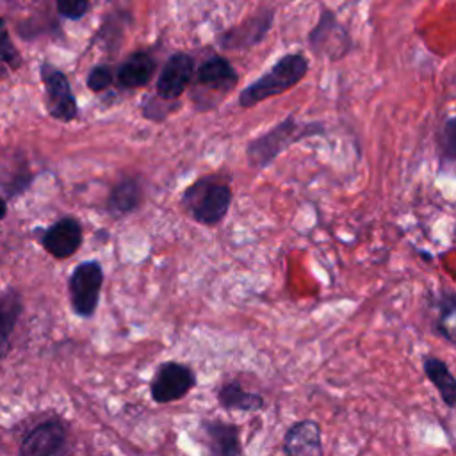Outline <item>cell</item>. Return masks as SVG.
<instances>
[{"label":"cell","mask_w":456,"mask_h":456,"mask_svg":"<svg viewBox=\"0 0 456 456\" xmlns=\"http://www.w3.org/2000/svg\"><path fill=\"white\" fill-rule=\"evenodd\" d=\"M194 77V59L185 52L169 55L157 78V94L162 102L176 100Z\"/></svg>","instance_id":"cell-9"},{"label":"cell","mask_w":456,"mask_h":456,"mask_svg":"<svg viewBox=\"0 0 456 456\" xmlns=\"http://www.w3.org/2000/svg\"><path fill=\"white\" fill-rule=\"evenodd\" d=\"M64 438V428L57 420H46L25 436L20 456H53L61 451Z\"/></svg>","instance_id":"cell-12"},{"label":"cell","mask_w":456,"mask_h":456,"mask_svg":"<svg viewBox=\"0 0 456 456\" xmlns=\"http://www.w3.org/2000/svg\"><path fill=\"white\" fill-rule=\"evenodd\" d=\"M308 66V59L303 52L281 55L262 77L240 91L239 105L248 109L292 89L305 78Z\"/></svg>","instance_id":"cell-2"},{"label":"cell","mask_w":456,"mask_h":456,"mask_svg":"<svg viewBox=\"0 0 456 456\" xmlns=\"http://www.w3.org/2000/svg\"><path fill=\"white\" fill-rule=\"evenodd\" d=\"M315 135H326L324 123H299L294 116H287L273 128L249 141L246 146V155L255 169H264L290 144Z\"/></svg>","instance_id":"cell-1"},{"label":"cell","mask_w":456,"mask_h":456,"mask_svg":"<svg viewBox=\"0 0 456 456\" xmlns=\"http://www.w3.org/2000/svg\"><path fill=\"white\" fill-rule=\"evenodd\" d=\"M287 456H324L321 429L315 420H299L289 428L283 438Z\"/></svg>","instance_id":"cell-11"},{"label":"cell","mask_w":456,"mask_h":456,"mask_svg":"<svg viewBox=\"0 0 456 456\" xmlns=\"http://www.w3.org/2000/svg\"><path fill=\"white\" fill-rule=\"evenodd\" d=\"M194 372L178 362H166L151 381V397L157 403H171L183 397L194 387Z\"/></svg>","instance_id":"cell-8"},{"label":"cell","mask_w":456,"mask_h":456,"mask_svg":"<svg viewBox=\"0 0 456 456\" xmlns=\"http://www.w3.org/2000/svg\"><path fill=\"white\" fill-rule=\"evenodd\" d=\"M21 297L16 290H7L0 296V360L11 349V335L21 314Z\"/></svg>","instance_id":"cell-16"},{"label":"cell","mask_w":456,"mask_h":456,"mask_svg":"<svg viewBox=\"0 0 456 456\" xmlns=\"http://www.w3.org/2000/svg\"><path fill=\"white\" fill-rule=\"evenodd\" d=\"M435 328L445 340L456 344V292H442L438 297Z\"/></svg>","instance_id":"cell-20"},{"label":"cell","mask_w":456,"mask_h":456,"mask_svg":"<svg viewBox=\"0 0 456 456\" xmlns=\"http://www.w3.org/2000/svg\"><path fill=\"white\" fill-rule=\"evenodd\" d=\"M207 436L212 451L217 456H239V429L232 424H224L219 420L207 422L205 426Z\"/></svg>","instance_id":"cell-18"},{"label":"cell","mask_w":456,"mask_h":456,"mask_svg":"<svg viewBox=\"0 0 456 456\" xmlns=\"http://www.w3.org/2000/svg\"><path fill=\"white\" fill-rule=\"evenodd\" d=\"M155 71V59L151 53L139 50L128 55V59L118 69V84L123 89H137L150 82Z\"/></svg>","instance_id":"cell-14"},{"label":"cell","mask_w":456,"mask_h":456,"mask_svg":"<svg viewBox=\"0 0 456 456\" xmlns=\"http://www.w3.org/2000/svg\"><path fill=\"white\" fill-rule=\"evenodd\" d=\"M141 200H142V189L139 182L134 178H123L110 191L109 208L114 214H128L141 203Z\"/></svg>","instance_id":"cell-19"},{"label":"cell","mask_w":456,"mask_h":456,"mask_svg":"<svg viewBox=\"0 0 456 456\" xmlns=\"http://www.w3.org/2000/svg\"><path fill=\"white\" fill-rule=\"evenodd\" d=\"M308 46L314 53H328L333 61L342 59L354 48L351 34L338 21L337 14L328 7L321 9L319 20L308 34Z\"/></svg>","instance_id":"cell-5"},{"label":"cell","mask_w":456,"mask_h":456,"mask_svg":"<svg viewBox=\"0 0 456 456\" xmlns=\"http://www.w3.org/2000/svg\"><path fill=\"white\" fill-rule=\"evenodd\" d=\"M41 80L45 84L48 114L59 121H73L78 116V107L68 77L53 64L43 62Z\"/></svg>","instance_id":"cell-6"},{"label":"cell","mask_w":456,"mask_h":456,"mask_svg":"<svg viewBox=\"0 0 456 456\" xmlns=\"http://www.w3.org/2000/svg\"><path fill=\"white\" fill-rule=\"evenodd\" d=\"M237 82H239V75L235 68L230 64V61L219 55H212L210 59L201 62V66L196 71L194 98L201 96L200 100H196V102H201L205 96H210L212 93H216L221 100L237 86Z\"/></svg>","instance_id":"cell-7"},{"label":"cell","mask_w":456,"mask_h":456,"mask_svg":"<svg viewBox=\"0 0 456 456\" xmlns=\"http://www.w3.org/2000/svg\"><path fill=\"white\" fill-rule=\"evenodd\" d=\"M438 159L442 166L456 162V116L447 118L438 132Z\"/></svg>","instance_id":"cell-21"},{"label":"cell","mask_w":456,"mask_h":456,"mask_svg":"<svg viewBox=\"0 0 456 456\" xmlns=\"http://www.w3.org/2000/svg\"><path fill=\"white\" fill-rule=\"evenodd\" d=\"M0 62H5L11 68L20 66V53L7 32V27L0 16Z\"/></svg>","instance_id":"cell-22"},{"label":"cell","mask_w":456,"mask_h":456,"mask_svg":"<svg viewBox=\"0 0 456 456\" xmlns=\"http://www.w3.org/2000/svg\"><path fill=\"white\" fill-rule=\"evenodd\" d=\"M89 2L86 0H59L57 12L66 20H80L89 11Z\"/></svg>","instance_id":"cell-24"},{"label":"cell","mask_w":456,"mask_h":456,"mask_svg":"<svg viewBox=\"0 0 456 456\" xmlns=\"http://www.w3.org/2000/svg\"><path fill=\"white\" fill-rule=\"evenodd\" d=\"M112 78H114V75L109 66H105V64L94 66L87 75V87L93 93H102L112 84Z\"/></svg>","instance_id":"cell-23"},{"label":"cell","mask_w":456,"mask_h":456,"mask_svg":"<svg viewBox=\"0 0 456 456\" xmlns=\"http://www.w3.org/2000/svg\"><path fill=\"white\" fill-rule=\"evenodd\" d=\"M232 203V189L226 183L203 178L187 187L182 194L185 212L203 226L221 223Z\"/></svg>","instance_id":"cell-3"},{"label":"cell","mask_w":456,"mask_h":456,"mask_svg":"<svg viewBox=\"0 0 456 456\" xmlns=\"http://www.w3.org/2000/svg\"><path fill=\"white\" fill-rule=\"evenodd\" d=\"M103 285V269L96 260H87L78 264L71 276H69V301L73 306V312L82 317L89 319L93 317L100 290Z\"/></svg>","instance_id":"cell-4"},{"label":"cell","mask_w":456,"mask_h":456,"mask_svg":"<svg viewBox=\"0 0 456 456\" xmlns=\"http://www.w3.org/2000/svg\"><path fill=\"white\" fill-rule=\"evenodd\" d=\"M422 369L426 378L433 383L436 392L440 394L445 406H456V376L451 372L447 363L433 354H426L422 358Z\"/></svg>","instance_id":"cell-15"},{"label":"cell","mask_w":456,"mask_h":456,"mask_svg":"<svg viewBox=\"0 0 456 456\" xmlns=\"http://www.w3.org/2000/svg\"><path fill=\"white\" fill-rule=\"evenodd\" d=\"M273 18H274V12L271 9H265L255 16L248 18L244 23H240L239 27H233L221 37L223 46L244 48V46L260 43L265 37V34L269 32L271 25H273Z\"/></svg>","instance_id":"cell-13"},{"label":"cell","mask_w":456,"mask_h":456,"mask_svg":"<svg viewBox=\"0 0 456 456\" xmlns=\"http://www.w3.org/2000/svg\"><path fill=\"white\" fill-rule=\"evenodd\" d=\"M41 244L52 256L69 258L82 244V226L75 217H61L43 232Z\"/></svg>","instance_id":"cell-10"},{"label":"cell","mask_w":456,"mask_h":456,"mask_svg":"<svg viewBox=\"0 0 456 456\" xmlns=\"http://www.w3.org/2000/svg\"><path fill=\"white\" fill-rule=\"evenodd\" d=\"M217 401L223 408L239 411H256L264 406V399L258 394L244 390L237 381L223 385L217 392Z\"/></svg>","instance_id":"cell-17"},{"label":"cell","mask_w":456,"mask_h":456,"mask_svg":"<svg viewBox=\"0 0 456 456\" xmlns=\"http://www.w3.org/2000/svg\"><path fill=\"white\" fill-rule=\"evenodd\" d=\"M5 214H7V203H5V200L0 198V221L5 217Z\"/></svg>","instance_id":"cell-25"}]
</instances>
